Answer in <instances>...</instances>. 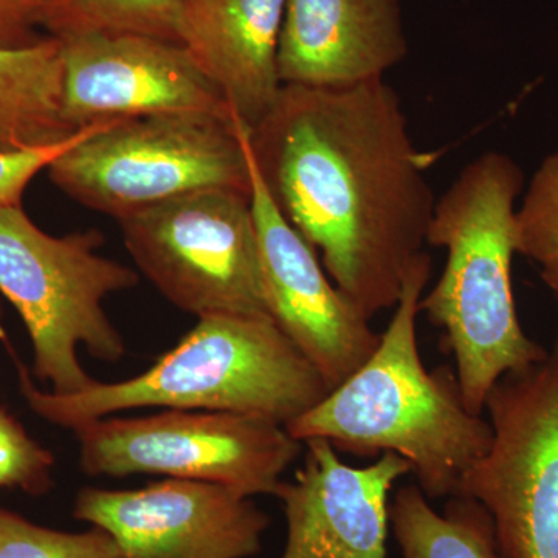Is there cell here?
I'll use <instances>...</instances> for the list:
<instances>
[{"label":"cell","mask_w":558,"mask_h":558,"mask_svg":"<svg viewBox=\"0 0 558 558\" xmlns=\"http://www.w3.org/2000/svg\"><path fill=\"white\" fill-rule=\"evenodd\" d=\"M524 186L515 160L497 150L465 165L436 201L427 245L447 263L418 310L442 330L465 407L483 414L502 376L542 362L548 349L527 337L512 288L515 202Z\"/></svg>","instance_id":"obj_3"},{"label":"cell","mask_w":558,"mask_h":558,"mask_svg":"<svg viewBox=\"0 0 558 558\" xmlns=\"http://www.w3.org/2000/svg\"><path fill=\"white\" fill-rule=\"evenodd\" d=\"M389 526L403 558H498L490 513L468 495L447 498L438 512L417 484H407L389 502Z\"/></svg>","instance_id":"obj_17"},{"label":"cell","mask_w":558,"mask_h":558,"mask_svg":"<svg viewBox=\"0 0 558 558\" xmlns=\"http://www.w3.org/2000/svg\"><path fill=\"white\" fill-rule=\"evenodd\" d=\"M113 123V121H110ZM110 123L90 124L70 137L49 146L21 150H0V209L22 207V197L40 171L49 170L68 150L105 130Z\"/></svg>","instance_id":"obj_22"},{"label":"cell","mask_w":558,"mask_h":558,"mask_svg":"<svg viewBox=\"0 0 558 558\" xmlns=\"http://www.w3.org/2000/svg\"><path fill=\"white\" fill-rule=\"evenodd\" d=\"M100 230L53 236L22 207L0 209V295L17 311L33 349V377L58 395L94 384L81 365L80 348L117 363L126 343L110 322L105 301L134 289L138 271L100 255Z\"/></svg>","instance_id":"obj_5"},{"label":"cell","mask_w":558,"mask_h":558,"mask_svg":"<svg viewBox=\"0 0 558 558\" xmlns=\"http://www.w3.org/2000/svg\"><path fill=\"white\" fill-rule=\"evenodd\" d=\"M432 256L422 253L374 354L343 384L286 425L300 442L328 439L339 453L405 459L428 499L454 497L490 447L494 432L465 407L450 366L428 371L418 354L416 319Z\"/></svg>","instance_id":"obj_2"},{"label":"cell","mask_w":558,"mask_h":558,"mask_svg":"<svg viewBox=\"0 0 558 558\" xmlns=\"http://www.w3.org/2000/svg\"><path fill=\"white\" fill-rule=\"evenodd\" d=\"M517 253L539 266L558 263V148L532 175L515 213Z\"/></svg>","instance_id":"obj_20"},{"label":"cell","mask_w":558,"mask_h":558,"mask_svg":"<svg viewBox=\"0 0 558 558\" xmlns=\"http://www.w3.org/2000/svg\"><path fill=\"white\" fill-rule=\"evenodd\" d=\"M132 379L95 380L73 395L44 391L16 360L22 398L50 424L73 429L138 409L253 414L281 425L329 395L317 368L269 315H211Z\"/></svg>","instance_id":"obj_4"},{"label":"cell","mask_w":558,"mask_h":558,"mask_svg":"<svg viewBox=\"0 0 558 558\" xmlns=\"http://www.w3.org/2000/svg\"><path fill=\"white\" fill-rule=\"evenodd\" d=\"M0 558H121L108 532L90 526L68 532L39 526L0 508Z\"/></svg>","instance_id":"obj_19"},{"label":"cell","mask_w":558,"mask_h":558,"mask_svg":"<svg viewBox=\"0 0 558 558\" xmlns=\"http://www.w3.org/2000/svg\"><path fill=\"white\" fill-rule=\"evenodd\" d=\"M248 132L244 128L242 138L267 307L332 391L374 354L381 333L333 284L318 253L275 205L253 159Z\"/></svg>","instance_id":"obj_11"},{"label":"cell","mask_w":558,"mask_h":558,"mask_svg":"<svg viewBox=\"0 0 558 558\" xmlns=\"http://www.w3.org/2000/svg\"><path fill=\"white\" fill-rule=\"evenodd\" d=\"M54 457L0 409V488H21L40 497L53 487Z\"/></svg>","instance_id":"obj_21"},{"label":"cell","mask_w":558,"mask_h":558,"mask_svg":"<svg viewBox=\"0 0 558 558\" xmlns=\"http://www.w3.org/2000/svg\"><path fill=\"white\" fill-rule=\"evenodd\" d=\"M0 343H7V330L3 328L2 304H0Z\"/></svg>","instance_id":"obj_25"},{"label":"cell","mask_w":558,"mask_h":558,"mask_svg":"<svg viewBox=\"0 0 558 558\" xmlns=\"http://www.w3.org/2000/svg\"><path fill=\"white\" fill-rule=\"evenodd\" d=\"M58 39L62 43V106L73 130L172 113L233 120L222 95L182 44L108 33Z\"/></svg>","instance_id":"obj_12"},{"label":"cell","mask_w":558,"mask_h":558,"mask_svg":"<svg viewBox=\"0 0 558 558\" xmlns=\"http://www.w3.org/2000/svg\"><path fill=\"white\" fill-rule=\"evenodd\" d=\"M242 131L207 113L117 120L47 171L73 201L120 220L196 191H248Z\"/></svg>","instance_id":"obj_6"},{"label":"cell","mask_w":558,"mask_h":558,"mask_svg":"<svg viewBox=\"0 0 558 558\" xmlns=\"http://www.w3.org/2000/svg\"><path fill=\"white\" fill-rule=\"evenodd\" d=\"M409 53L400 0H288L278 47L282 86L384 80Z\"/></svg>","instance_id":"obj_14"},{"label":"cell","mask_w":558,"mask_h":558,"mask_svg":"<svg viewBox=\"0 0 558 558\" xmlns=\"http://www.w3.org/2000/svg\"><path fill=\"white\" fill-rule=\"evenodd\" d=\"M542 279L546 288L558 299V263L548 264L542 267Z\"/></svg>","instance_id":"obj_24"},{"label":"cell","mask_w":558,"mask_h":558,"mask_svg":"<svg viewBox=\"0 0 558 558\" xmlns=\"http://www.w3.org/2000/svg\"><path fill=\"white\" fill-rule=\"evenodd\" d=\"M73 130L62 106V43L0 46V150L40 148Z\"/></svg>","instance_id":"obj_16"},{"label":"cell","mask_w":558,"mask_h":558,"mask_svg":"<svg viewBox=\"0 0 558 558\" xmlns=\"http://www.w3.org/2000/svg\"><path fill=\"white\" fill-rule=\"evenodd\" d=\"M484 411L494 438L458 495L490 513L498 558H558V340L502 376Z\"/></svg>","instance_id":"obj_9"},{"label":"cell","mask_w":558,"mask_h":558,"mask_svg":"<svg viewBox=\"0 0 558 558\" xmlns=\"http://www.w3.org/2000/svg\"><path fill=\"white\" fill-rule=\"evenodd\" d=\"M89 476L160 475L220 484L247 497L277 494L304 444L253 414L161 410L102 417L73 428Z\"/></svg>","instance_id":"obj_7"},{"label":"cell","mask_w":558,"mask_h":558,"mask_svg":"<svg viewBox=\"0 0 558 558\" xmlns=\"http://www.w3.org/2000/svg\"><path fill=\"white\" fill-rule=\"evenodd\" d=\"M46 28L53 38L108 33L180 44V0H53Z\"/></svg>","instance_id":"obj_18"},{"label":"cell","mask_w":558,"mask_h":558,"mask_svg":"<svg viewBox=\"0 0 558 558\" xmlns=\"http://www.w3.org/2000/svg\"><path fill=\"white\" fill-rule=\"evenodd\" d=\"M286 2L180 0V44L248 131L269 116L282 89L278 47Z\"/></svg>","instance_id":"obj_15"},{"label":"cell","mask_w":558,"mask_h":558,"mask_svg":"<svg viewBox=\"0 0 558 558\" xmlns=\"http://www.w3.org/2000/svg\"><path fill=\"white\" fill-rule=\"evenodd\" d=\"M53 0H0V46L21 47L36 43L33 28L47 27Z\"/></svg>","instance_id":"obj_23"},{"label":"cell","mask_w":558,"mask_h":558,"mask_svg":"<svg viewBox=\"0 0 558 558\" xmlns=\"http://www.w3.org/2000/svg\"><path fill=\"white\" fill-rule=\"evenodd\" d=\"M117 223L137 269L178 310L270 317L250 190L196 191Z\"/></svg>","instance_id":"obj_8"},{"label":"cell","mask_w":558,"mask_h":558,"mask_svg":"<svg viewBox=\"0 0 558 558\" xmlns=\"http://www.w3.org/2000/svg\"><path fill=\"white\" fill-rule=\"evenodd\" d=\"M73 517L108 532L121 558H252L270 517L255 499L202 481L142 488H81Z\"/></svg>","instance_id":"obj_10"},{"label":"cell","mask_w":558,"mask_h":558,"mask_svg":"<svg viewBox=\"0 0 558 558\" xmlns=\"http://www.w3.org/2000/svg\"><path fill=\"white\" fill-rule=\"evenodd\" d=\"M248 140L271 199L333 284L366 318L395 310L438 201L398 92L385 78L282 86Z\"/></svg>","instance_id":"obj_1"},{"label":"cell","mask_w":558,"mask_h":558,"mask_svg":"<svg viewBox=\"0 0 558 558\" xmlns=\"http://www.w3.org/2000/svg\"><path fill=\"white\" fill-rule=\"evenodd\" d=\"M303 444V465L275 494L288 526L279 558H388L389 494L409 462L384 453L352 468L328 439Z\"/></svg>","instance_id":"obj_13"}]
</instances>
